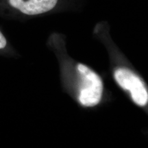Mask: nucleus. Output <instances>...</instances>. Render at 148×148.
I'll return each instance as SVG.
<instances>
[{"instance_id": "nucleus-1", "label": "nucleus", "mask_w": 148, "mask_h": 148, "mask_svg": "<svg viewBox=\"0 0 148 148\" xmlns=\"http://www.w3.org/2000/svg\"><path fill=\"white\" fill-rule=\"evenodd\" d=\"M77 71L81 77L79 101L84 106H96L102 97L103 83L101 79L84 64H77Z\"/></svg>"}, {"instance_id": "nucleus-2", "label": "nucleus", "mask_w": 148, "mask_h": 148, "mask_svg": "<svg viewBox=\"0 0 148 148\" xmlns=\"http://www.w3.org/2000/svg\"><path fill=\"white\" fill-rule=\"evenodd\" d=\"M114 77L122 88L130 91L134 102L140 106H145L148 101V92L145 84L140 77L126 68L115 70Z\"/></svg>"}, {"instance_id": "nucleus-3", "label": "nucleus", "mask_w": 148, "mask_h": 148, "mask_svg": "<svg viewBox=\"0 0 148 148\" xmlns=\"http://www.w3.org/2000/svg\"><path fill=\"white\" fill-rule=\"evenodd\" d=\"M11 8L25 15L33 16L49 12L58 0H7Z\"/></svg>"}, {"instance_id": "nucleus-4", "label": "nucleus", "mask_w": 148, "mask_h": 148, "mask_svg": "<svg viewBox=\"0 0 148 148\" xmlns=\"http://www.w3.org/2000/svg\"><path fill=\"white\" fill-rule=\"evenodd\" d=\"M7 44V40L5 39V36H3V34L1 33L0 31V49H3Z\"/></svg>"}]
</instances>
